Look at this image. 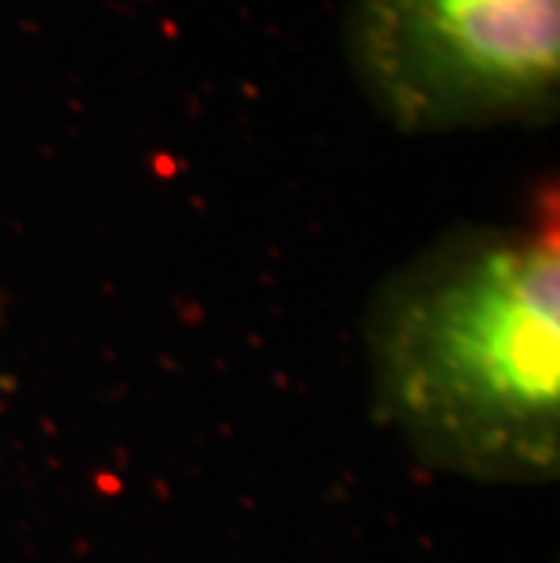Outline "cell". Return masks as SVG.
<instances>
[{
  "instance_id": "1",
  "label": "cell",
  "mask_w": 560,
  "mask_h": 563,
  "mask_svg": "<svg viewBox=\"0 0 560 563\" xmlns=\"http://www.w3.org/2000/svg\"><path fill=\"white\" fill-rule=\"evenodd\" d=\"M378 422L422 465L484 484L560 473L557 214L462 225L378 287L367 317Z\"/></svg>"
},
{
  "instance_id": "2",
  "label": "cell",
  "mask_w": 560,
  "mask_h": 563,
  "mask_svg": "<svg viewBox=\"0 0 560 563\" xmlns=\"http://www.w3.org/2000/svg\"><path fill=\"white\" fill-rule=\"evenodd\" d=\"M345 52L400 131L542 124L560 102V0H350Z\"/></svg>"
}]
</instances>
